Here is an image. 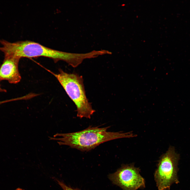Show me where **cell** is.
Segmentation results:
<instances>
[{
    "instance_id": "obj_6",
    "label": "cell",
    "mask_w": 190,
    "mask_h": 190,
    "mask_svg": "<svg viewBox=\"0 0 190 190\" xmlns=\"http://www.w3.org/2000/svg\"><path fill=\"white\" fill-rule=\"evenodd\" d=\"M20 59L15 57L4 56L0 67V80H6L11 84L19 82L21 79L18 65Z\"/></svg>"
},
{
    "instance_id": "obj_4",
    "label": "cell",
    "mask_w": 190,
    "mask_h": 190,
    "mask_svg": "<svg viewBox=\"0 0 190 190\" xmlns=\"http://www.w3.org/2000/svg\"><path fill=\"white\" fill-rule=\"evenodd\" d=\"M180 157L172 146L160 156L154 174L158 190H169L172 184L179 183L178 166Z\"/></svg>"
},
{
    "instance_id": "obj_10",
    "label": "cell",
    "mask_w": 190,
    "mask_h": 190,
    "mask_svg": "<svg viewBox=\"0 0 190 190\" xmlns=\"http://www.w3.org/2000/svg\"><path fill=\"white\" fill-rule=\"evenodd\" d=\"M2 103L0 101V105Z\"/></svg>"
},
{
    "instance_id": "obj_3",
    "label": "cell",
    "mask_w": 190,
    "mask_h": 190,
    "mask_svg": "<svg viewBox=\"0 0 190 190\" xmlns=\"http://www.w3.org/2000/svg\"><path fill=\"white\" fill-rule=\"evenodd\" d=\"M52 74L75 104L77 116L90 118L95 111L86 96L82 76L76 73H69L61 69L57 74Z\"/></svg>"
},
{
    "instance_id": "obj_8",
    "label": "cell",
    "mask_w": 190,
    "mask_h": 190,
    "mask_svg": "<svg viewBox=\"0 0 190 190\" xmlns=\"http://www.w3.org/2000/svg\"><path fill=\"white\" fill-rule=\"evenodd\" d=\"M6 91H7L6 89L2 88H1L0 84V92H6Z\"/></svg>"
},
{
    "instance_id": "obj_1",
    "label": "cell",
    "mask_w": 190,
    "mask_h": 190,
    "mask_svg": "<svg viewBox=\"0 0 190 190\" xmlns=\"http://www.w3.org/2000/svg\"><path fill=\"white\" fill-rule=\"evenodd\" d=\"M0 51L4 55L18 58H32L43 56L53 59L55 62L62 60L73 67L78 66L85 59L84 53L66 52L48 48L34 41L29 40L10 42L1 39Z\"/></svg>"
},
{
    "instance_id": "obj_7",
    "label": "cell",
    "mask_w": 190,
    "mask_h": 190,
    "mask_svg": "<svg viewBox=\"0 0 190 190\" xmlns=\"http://www.w3.org/2000/svg\"><path fill=\"white\" fill-rule=\"evenodd\" d=\"M58 184L60 185L63 190H80L77 188L73 189L69 187L64 184L62 182L57 180Z\"/></svg>"
},
{
    "instance_id": "obj_9",
    "label": "cell",
    "mask_w": 190,
    "mask_h": 190,
    "mask_svg": "<svg viewBox=\"0 0 190 190\" xmlns=\"http://www.w3.org/2000/svg\"><path fill=\"white\" fill-rule=\"evenodd\" d=\"M15 190H25L23 189H22L20 188H18L16 189Z\"/></svg>"
},
{
    "instance_id": "obj_5",
    "label": "cell",
    "mask_w": 190,
    "mask_h": 190,
    "mask_svg": "<svg viewBox=\"0 0 190 190\" xmlns=\"http://www.w3.org/2000/svg\"><path fill=\"white\" fill-rule=\"evenodd\" d=\"M140 171L134 163L124 164L109 177L114 184L123 190H137L145 187V180L140 175Z\"/></svg>"
},
{
    "instance_id": "obj_2",
    "label": "cell",
    "mask_w": 190,
    "mask_h": 190,
    "mask_svg": "<svg viewBox=\"0 0 190 190\" xmlns=\"http://www.w3.org/2000/svg\"><path fill=\"white\" fill-rule=\"evenodd\" d=\"M110 127L99 128L89 126L83 130L67 133H57L50 140L58 141L60 145H65L82 151H88L103 142L117 139L136 136L131 132L107 131Z\"/></svg>"
}]
</instances>
